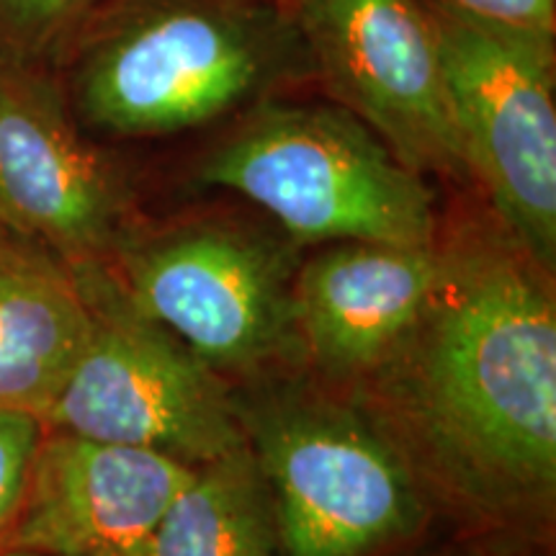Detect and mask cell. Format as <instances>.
I'll return each mask as SVG.
<instances>
[{
  "mask_svg": "<svg viewBox=\"0 0 556 556\" xmlns=\"http://www.w3.org/2000/svg\"><path fill=\"white\" fill-rule=\"evenodd\" d=\"M552 270L500 222L438 240L433 289L364 381L417 479L484 520L544 518L556 492Z\"/></svg>",
  "mask_w": 556,
  "mask_h": 556,
  "instance_id": "1",
  "label": "cell"
},
{
  "mask_svg": "<svg viewBox=\"0 0 556 556\" xmlns=\"http://www.w3.org/2000/svg\"><path fill=\"white\" fill-rule=\"evenodd\" d=\"M62 67L75 116L127 139L204 127L312 78L278 0H106Z\"/></svg>",
  "mask_w": 556,
  "mask_h": 556,
  "instance_id": "2",
  "label": "cell"
},
{
  "mask_svg": "<svg viewBox=\"0 0 556 556\" xmlns=\"http://www.w3.org/2000/svg\"><path fill=\"white\" fill-rule=\"evenodd\" d=\"M199 180L261 206L296 242L438 240L426 176L338 103H253L201 160Z\"/></svg>",
  "mask_w": 556,
  "mask_h": 556,
  "instance_id": "3",
  "label": "cell"
},
{
  "mask_svg": "<svg viewBox=\"0 0 556 556\" xmlns=\"http://www.w3.org/2000/svg\"><path fill=\"white\" fill-rule=\"evenodd\" d=\"M232 400L289 556H366L420 528V479L366 413L302 387Z\"/></svg>",
  "mask_w": 556,
  "mask_h": 556,
  "instance_id": "4",
  "label": "cell"
},
{
  "mask_svg": "<svg viewBox=\"0 0 556 556\" xmlns=\"http://www.w3.org/2000/svg\"><path fill=\"white\" fill-rule=\"evenodd\" d=\"M70 268L86 296L90 332L41 426L160 451L191 467L245 446L225 381L129 302L111 261H80Z\"/></svg>",
  "mask_w": 556,
  "mask_h": 556,
  "instance_id": "5",
  "label": "cell"
},
{
  "mask_svg": "<svg viewBox=\"0 0 556 556\" xmlns=\"http://www.w3.org/2000/svg\"><path fill=\"white\" fill-rule=\"evenodd\" d=\"M428 3V0H426ZM467 176L546 270L556 261V34L428 3Z\"/></svg>",
  "mask_w": 556,
  "mask_h": 556,
  "instance_id": "6",
  "label": "cell"
},
{
  "mask_svg": "<svg viewBox=\"0 0 556 556\" xmlns=\"http://www.w3.org/2000/svg\"><path fill=\"white\" fill-rule=\"evenodd\" d=\"M109 261L129 302L217 374L266 364L296 336L287 255L232 222L127 232Z\"/></svg>",
  "mask_w": 556,
  "mask_h": 556,
  "instance_id": "7",
  "label": "cell"
},
{
  "mask_svg": "<svg viewBox=\"0 0 556 556\" xmlns=\"http://www.w3.org/2000/svg\"><path fill=\"white\" fill-rule=\"evenodd\" d=\"M312 78L420 176L469 178L426 0H278Z\"/></svg>",
  "mask_w": 556,
  "mask_h": 556,
  "instance_id": "8",
  "label": "cell"
},
{
  "mask_svg": "<svg viewBox=\"0 0 556 556\" xmlns=\"http://www.w3.org/2000/svg\"><path fill=\"white\" fill-rule=\"evenodd\" d=\"M0 222L67 263L109 261L129 232V191L83 135L50 67L0 52Z\"/></svg>",
  "mask_w": 556,
  "mask_h": 556,
  "instance_id": "9",
  "label": "cell"
},
{
  "mask_svg": "<svg viewBox=\"0 0 556 556\" xmlns=\"http://www.w3.org/2000/svg\"><path fill=\"white\" fill-rule=\"evenodd\" d=\"M193 471L160 451L45 428L5 548L45 556H144Z\"/></svg>",
  "mask_w": 556,
  "mask_h": 556,
  "instance_id": "10",
  "label": "cell"
},
{
  "mask_svg": "<svg viewBox=\"0 0 556 556\" xmlns=\"http://www.w3.org/2000/svg\"><path fill=\"white\" fill-rule=\"evenodd\" d=\"M438 240L426 248L332 242L294 281V328L319 371L364 379L397 345L433 289Z\"/></svg>",
  "mask_w": 556,
  "mask_h": 556,
  "instance_id": "11",
  "label": "cell"
},
{
  "mask_svg": "<svg viewBox=\"0 0 556 556\" xmlns=\"http://www.w3.org/2000/svg\"><path fill=\"white\" fill-rule=\"evenodd\" d=\"M90 312L73 268L37 242L0 248V407L45 417L88 343Z\"/></svg>",
  "mask_w": 556,
  "mask_h": 556,
  "instance_id": "12",
  "label": "cell"
},
{
  "mask_svg": "<svg viewBox=\"0 0 556 556\" xmlns=\"http://www.w3.org/2000/svg\"><path fill=\"white\" fill-rule=\"evenodd\" d=\"M276 541L266 482L245 443L197 467L144 556H274Z\"/></svg>",
  "mask_w": 556,
  "mask_h": 556,
  "instance_id": "13",
  "label": "cell"
},
{
  "mask_svg": "<svg viewBox=\"0 0 556 556\" xmlns=\"http://www.w3.org/2000/svg\"><path fill=\"white\" fill-rule=\"evenodd\" d=\"M106 0H0V52L41 67L65 62Z\"/></svg>",
  "mask_w": 556,
  "mask_h": 556,
  "instance_id": "14",
  "label": "cell"
},
{
  "mask_svg": "<svg viewBox=\"0 0 556 556\" xmlns=\"http://www.w3.org/2000/svg\"><path fill=\"white\" fill-rule=\"evenodd\" d=\"M45 426L39 417L0 407V552L9 544Z\"/></svg>",
  "mask_w": 556,
  "mask_h": 556,
  "instance_id": "15",
  "label": "cell"
},
{
  "mask_svg": "<svg viewBox=\"0 0 556 556\" xmlns=\"http://www.w3.org/2000/svg\"><path fill=\"white\" fill-rule=\"evenodd\" d=\"M464 16L541 34H556V0H428Z\"/></svg>",
  "mask_w": 556,
  "mask_h": 556,
  "instance_id": "16",
  "label": "cell"
},
{
  "mask_svg": "<svg viewBox=\"0 0 556 556\" xmlns=\"http://www.w3.org/2000/svg\"><path fill=\"white\" fill-rule=\"evenodd\" d=\"M0 556H45V554H34V552H24V548H3Z\"/></svg>",
  "mask_w": 556,
  "mask_h": 556,
  "instance_id": "17",
  "label": "cell"
},
{
  "mask_svg": "<svg viewBox=\"0 0 556 556\" xmlns=\"http://www.w3.org/2000/svg\"><path fill=\"white\" fill-rule=\"evenodd\" d=\"M9 235H11V232H9V229L3 227V222H0V248H3V242L9 240Z\"/></svg>",
  "mask_w": 556,
  "mask_h": 556,
  "instance_id": "18",
  "label": "cell"
}]
</instances>
